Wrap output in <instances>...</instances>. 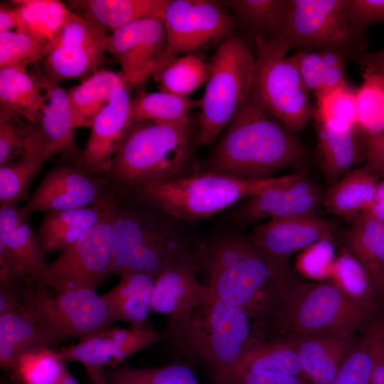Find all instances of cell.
Returning <instances> with one entry per match:
<instances>
[{
  "instance_id": "obj_28",
  "label": "cell",
  "mask_w": 384,
  "mask_h": 384,
  "mask_svg": "<svg viewBox=\"0 0 384 384\" xmlns=\"http://www.w3.org/2000/svg\"><path fill=\"white\" fill-rule=\"evenodd\" d=\"M119 281L102 295L114 322L123 321L132 326H144L151 310V300L155 277L122 272Z\"/></svg>"
},
{
  "instance_id": "obj_7",
  "label": "cell",
  "mask_w": 384,
  "mask_h": 384,
  "mask_svg": "<svg viewBox=\"0 0 384 384\" xmlns=\"http://www.w3.org/2000/svg\"><path fill=\"white\" fill-rule=\"evenodd\" d=\"M255 68L250 96L272 117L297 134L311 119L314 107L289 50L280 39L253 40Z\"/></svg>"
},
{
  "instance_id": "obj_3",
  "label": "cell",
  "mask_w": 384,
  "mask_h": 384,
  "mask_svg": "<svg viewBox=\"0 0 384 384\" xmlns=\"http://www.w3.org/2000/svg\"><path fill=\"white\" fill-rule=\"evenodd\" d=\"M250 316L214 295L188 315L169 321L167 333L185 353L201 358L222 384L251 348Z\"/></svg>"
},
{
  "instance_id": "obj_52",
  "label": "cell",
  "mask_w": 384,
  "mask_h": 384,
  "mask_svg": "<svg viewBox=\"0 0 384 384\" xmlns=\"http://www.w3.org/2000/svg\"><path fill=\"white\" fill-rule=\"evenodd\" d=\"M31 280L18 260L0 243V285L22 284Z\"/></svg>"
},
{
  "instance_id": "obj_26",
  "label": "cell",
  "mask_w": 384,
  "mask_h": 384,
  "mask_svg": "<svg viewBox=\"0 0 384 384\" xmlns=\"http://www.w3.org/2000/svg\"><path fill=\"white\" fill-rule=\"evenodd\" d=\"M28 216L16 204L1 205L0 243L18 260L30 278L39 282L48 263Z\"/></svg>"
},
{
  "instance_id": "obj_49",
  "label": "cell",
  "mask_w": 384,
  "mask_h": 384,
  "mask_svg": "<svg viewBox=\"0 0 384 384\" xmlns=\"http://www.w3.org/2000/svg\"><path fill=\"white\" fill-rule=\"evenodd\" d=\"M373 360L367 340L353 348L331 384H370Z\"/></svg>"
},
{
  "instance_id": "obj_24",
  "label": "cell",
  "mask_w": 384,
  "mask_h": 384,
  "mask_svg": "<svg viewBox=\"0 0 384 384\" xmlns=\"http://www.w3.org/2000/svg\"><path fill=\"white\" fill-rule=\"evenodd\" d=\"M294 343L302 374L312 384H331L352 349L350 334L302 336Z\"/></svg>"
},
{
  "instance_id": "obj_4",
  "label": "cell",
  "mask_w": 384,
  "mask_h": 384,
  "mask_svg": "<svg viewBox=\"0 0 384 384\" xmlns=\"http://www.w3.org/2000/svg\"><path fill=\"white\" fill-rule=\"evenodd\" d=\"M286 177L245 180L204 171L144 186L132 193L168 216L194 221L209 218L282 182Z\"/></svg>"
},
{
  "instance_id": "obj_42",
  "label": "cell",
  "mask_w": 384,
  "mask_h": 384,
  "mask_svg": "<svg viewBox=\"0 0 384 384\" xmlns=\"http://www.w3.org/2000/svg\"><path fill=\"white\" fill-rule=\"evenodd\" d=\"M363 67V81L356 89L358 125L373 137L384 132V76Z\"/></svg>"
},
{
  "instance_id": "obj_20",
  "label": "cell",
  "mask_w": 384,
  "mask_h": 384,
  "mask_svg": "<svg viewBox=\"0 0 384 384\" xmlns=\"http://www.w3.org/2000/svg\"><path fill=\"white\" fill-rule=\"evenodd\" d=\"M336 225L316 214L271 219L251 232L252 242L265 252L284 260L326 238Z\"/></svg>"
},
{
  "instance_id": "obj_57",
  "label": "cell",
  "mask_w": 384,
  "mask_h": 384,
  "mask_svg": "<svg viewBox=\"0 0 384 384\" xmlns=\"http://www.w3.org/2000/svg\"><path fill=\"white\" fill-rule=\"evenodd\" d=\"M362 213L384 223V176L378 183L372 202Z\"/></svg>"
},
{
  "instance_id": "obj_58",
  "label": "cell",
  "mask_w": 384,
  "mask_h": 384,
  "mask_svg": "<svg viewBox=\"0 0 384 384\" xmlns=\"http://www.w3.org/2000/svg\"><path fill=\"white\" fill-rule=\"evenodd\" d=\"M20 25V18L14 7L0 6V32L15 31Z\"/></svg>"
},
{
  "instance_id": "obj_33",
  "label": "cell",
  "mask_w": 384,
  "mask_h": 384,
  "mask_svg": "<svg viewBox=\"0 0 384 384\" xmlns=\"http://www.w3.org/2000/svg\"><path fill=\"white\" fill-rule=\"evenodd\" d=\"M156 211L122 206L119 199L112 225V262L172 228Z\"/></svg>"
},
{
  "instance_id": "obj_13",
  "label": "cell",
  "mask_w": 384,
  "mask_h": 384,
  "mask_svg": "<svg viewBox=\"0 0 384 384\" xmlns=\"http://www.w3.org/2000/svg\"><path fill=\"white\" fill-rule=\"evenodd\" d=\"M109 33L70 11L55 38L45 46L42 71L51 81L82 80L100 69Z\"/></svg>"
},
{
  "instance_id": "obj_63",
  "label": "cell",
  "mask_w": 384,
  "mask_h": 384,
  "mask_svg": "<svg viewBox=\"0 0 384 384\" xmlns=\"http://www.w3.org/2000/svg\"><path fill=\"white\" fill-rule=\"evenodd\" d=\"M380 296L382 298V299L384 301V285H383V287L382 288V290H381V292L380 293Z\"/></svg>"
},
{
  "instance_id": "obj_41",
  "label": "cell",
  "mask_w": 384,
  "mask_h": 384,
  "mask_svg": "<svg viewBox=\"0 0 384 384\" xmlns=\"http://www.w3.org/2000/svg\"><path fill=\"white\" fill-rule=\"evenodd\" d=\"M58 351L38 347L23 353L11 372L18 384H56L68 370Z\"/></svg>"
},
{
  "instance_id": "obj_37",
  "label": "cell",
  "mask_w": 384,
  "mask_h": 384,
  "mask_svg": "<svg viewBox=\"0 0 384 384\" xmlns=\"http://www.w3.org/2000/svg\"><path fill=\"white\" fill-rule=\"evenodd\" d=\"M234 14L236 23L252 41L280 38L287 0H231L224 1Z\"/></svg>"
},
{
  "instance_id": "obj_15",
  "label": "cell",
  "mask_w": 384,
  "mask_h": 384,
  "mask_svg": "<svg viewBox=\"0 0 384 384\" xmlns=\"http://www.w3.org/2000/svg\"><path fill=\"white\" fill-rule=\"evenodd\" d=\"M110 191L104 176L92 174L76 163L64 164L46 174L22 208L29 215L84 208Z\"/></svg>"
},
{
  "instance_id": "obj_14",
  "label": "cell",
  "mask_w": 384,
  "mask_h": 384,
  "mask_svg": "<svg viewBox=\"0 0 384 384\" xmlns=\"http://www.w3.org/2000/svg\"><path fill=\"white\" fill-rule=\"evenodd\" d=\"M103 47L120 63V73L129 87L144 82L174 59L168 53L161 16L142 18L121 27L107 36Z\"/></svg>"
},
{
  "instance_id": "obj_30",
  "label": "cell",
  "mask_w": 384,
  "mask_h": 384,
  "mask_svg": "<svg viewBox=\"0 0 384 384\" xmlns=\"http://www.w3.org/2000/svg\"><path fill=\"white\" fill-rule=\"evenodd\" d=\"M52 346L50 340L38 319L26 309L0 315V366L12 372L18 358L38 347Z\"/></svg>"
},
{
  "instance_id": "obj_61",
  "label": "cell",
  "mask_w": 384,
  "mask_h": 384,
  "mask_svg": "<svg viewBox=\"0 0 384 384\" xmlns=\"http://www.w3.org/2000/svg\"><path fill=\"white\" fill-rule=\"evenodd\" d=\"M384 343V319L373 322L369 326V334Z\"/></svg>"
},
{
  "instance_id": "obj_50",
  "label": "cell",
  "mask_w": 384,
  "mask_h": 384,
  "mask_svg": "<svg viewBox=\"0 0 384 384\" xmlns=\"http://www.w3.org/2000/svg\"><path fill=\"white\" fill-rule=\"evenodd\" d=\"M289 60L307 89L316 97L323 89L327 67L321 50H297Z\"/></svg>"
},
{
  "instance_id": "obj_6",
  "label": "cell",
  "mask_w": 384,
  "mask_h": 384,
  "mask_svg": "<svg viewBox=\"0 0 384 384\" xmlns=\"http://www.w3.org/2000/svg\"><path fill=\"white\" fill-rule=\"evenodd\" d=\"M370 311L332 281L294 282L285 293L273 321L282 331L297 337L352 334L364 325Z\"/></svg>"
},
{
  "instance_id": "obj_54",
  "label": "cell",
  "mask_w": 384,
  "mask_h": 384,
  "mask_svg": "<svg viewBox=\"0 0 384 384\" xmlns=\"http://www.w3.org/2000/svg\"><path fill=\"white\" fill-rule=\"evenodd\" d=\"M28 282L22 284L0 285V315L23 307L24 287Z\"/></svg>"
},
{
  "instance_id": "obj_53",
  "label": "cell",
  "mask_w": 384,
  "mask_h": 384,
  "mask_svg": "<svg viewBox=\"0 0 384 384\" xmlns=\"http://www.w3.org/2000/svg\"><path fill=\"white\" fill-rule=\"evenodd\" d=\"M228 384H304V383L299 376L245 372L233 378Z\"/></svg>"
},
{
  "instance_id": "obj_1",
  "label": "cell",
  "mask_w": 384,
  "mask_h": 384,
  "mask_svg": "<svg viewBox=\"0 0 384 384\" xmlns=\"http://www.w3.org/2000/svg\"><path fill=\"white\" fill-rule=\"evenodd\" d=\"M306 157V149L296 134L250 95L207 158L205 171L262 179L299 166Z\"/></svg>"
},
{
  "instance_id": "obj_21",
  "label": "cell",
  "mask_w": 384,
  "mask_h": 384,
  "mask_svg": "<svg viewBox=\"0 0 384 384\" xmlns=\"http://www.w3.org/2000/svg\"><path fill=\"white\" fill-rule=\"evenodd\" d=\"M213 296L209 285L196 275L193 260L175 265L159 275L151 293V311L170 316L169 321L188 315Z\"/></svg>"
},
{
  "instance_id": "obj_47",
  "label": "cell",
  "mask_w": 384,
  "mask_h": 384,
  "mask_svg": "<svg viewBox=\"0 0 384 384\" xmlns=\"http://www.w3.org/2000/svg\"><path fill=\"white\" fill-rule=\"evenodd\" d=\"M45 44L17 31L0 32V69L26 67L38 63L44 56Z\"/></svg>"
},
{
  "instance_id": "obj_60",
  "label": "cell",
  "mask_w": 384,
  "mask_h": 384,
  "mask_svg": "<svg viewBox=\"0 0 384 384\" xmlns=\"http://www.w3.org/2000/svg\"><path fill=\"white\" fill-rule=\"evenodd\" d=\"M104 370L105 368L86 370L92 384H110L106 379Z\"/></svg>"
},
{
  "instance_id": "obj_22",
  "label": "cell",
  "mask_w": 384,
  "mask_h": 384,
  "mask_svg": "<svg viewBox=\"0 0 384 384\" xmlns=\"http://www.w3.org/2000/svg\"><path fill=\"white\" fill-rule=\"evenodd\" d=\"M118 200L119 196L110 191L90 206L47 213L36 233L45 255L69 247L102 220Z\"/></svg>"
},
{
  "instance_id": "obj_44",
  "label": "cell",
  "mask_w": 384,
  "mask_h": 384,
  "mask_svg": "<svg viewBox=\"0 0 384 384\" xmlns=\"http://www.w3.org/2000/svg\"><path fill=\"white\" fill-rule=\"evenodd\" d=\"M104 372L110 384H199L192 370L180 364L150 368L122 366Z\"/></svg>"
},
{
  "instance_id": "obj_32",
  "label": "cell",
  "mask_w": 384,
  "mask_h": 384,
  "mask_svg": "<svg viewBox=\"0 0 384 384\" xmlns=\"http://www.w3.org/2000/svg\"><path fill=\"white\" fill-rule=\"evenodd\" d=\"M125 85L120 73L100 68L80 84L70 87L67 92L75 127L90 128L96 116L110 102L114 90Z\"/></svg>"
},
{
  "instance_id": "obj_55",
  "label": "cell",
  "mask_w": 384,
  "mask_h": 384,
  "mask_svg": "<svg viewBox=\"0 0 384 384\" xmlns=\"http://www.w3.org/2000/svg\"><path fill=\"white\" fill-rule=\"evenodd\" d=\"M366 165L381 177L384 176V132L369 137Z\"/></svg>"
},
{
  "instance_id": "obj_25",
  "label": "cell",
  "mask_w": 384,
  "mask_h": 384,
  "mask_svg": "<svg viewBox=\"0 0 384 384\" xmlns=\"http://www.w3.org/2000/svg\"><path fill=\"white\" fill-rule=\"evenodd\" d=\"M314 122L320 164L330 182L335 183L356 164L366 160L369 136L358 125L337 131Z\"/></svg>"
},
{
  "instance_id": "obj_56",
  "label": "cell",
  "mask_w": 384,
  "mask_h": 384,
  "mask_svg": "<svg viewBox=\"0 0 384 384\" xmlns=\"http://www.w3.org/2000/svg\"><path fill=\"white\" fill-rule=\"evenodd\" d=\"M367 341L373 360L370 384H384V343L370 335Z\"/></svg>"
},
{
  "instance_id": "obj_12",
  "label": "cell",
  "mask_w": 384,
  "mask_h": 384,
  "mask_svg": "<svg viewBox=\"0 0 384 384\" xmlns=\"http://www.w3.org/2000/svg\"><path fill=\"white\" fill-rule=\"evenodd\" d=\"M163 20L173 58L221 43L234 35L237 24L222 1L210 0H169Z\"/></svg>"
},
{
  "instance_id": "obj_23",
  "label": "cell",
  "mask_w": 384,
  "mask_h": 384,
  "mask_svg": "<svg viewBox=\"0 0 384 384\" xmlns=\"http://www.w3.org/2000/svg\"><path fill=\"white\" fill-rule=\"evenodd\" d=\"M193 260L184 238L173 228L114 260L111 273L139 272L157 277L169 268Z\"/></svg>"
},
{
  "instance_id": "obj_51",
  "label": "cell",
  "mask_w": 384,
  "mask_h": 384,
  "mask_svg": "<svg viewBox=\"0 0 384 384\" xmlns=\"http://www.w3.org/2000/svg\"><path fill=\"white\" fill-rule=\"evenodd\" d=\"M348 11L353 28L362 38L368 26L384 23V0H348Z\"/></svg>"
},
{
  "instance_id": "obj_17",
  "label": "cell",
  "mask_w": 384,
  "mask_h": 384,
  "mask_svg": "<svg viewBox=\"0 0 384 384\" xmlns=\"http://www.w3.org/2000/svg\"><path fill=\"white\" fill-rule=\"evenodd\" d=\"M322 198L319 188L307 177L287 175L282 182L245 199L234 218L247 224L266 218L316 214Z\"/></svg>"
},
{
  "instance_id": "obj_38",
  "label": "cell",
  "mask_w": 384,
  "mask_h": 384,
  "mask_svg": "<svg viewBox=\"0 0 384 384\" xmlns=\"http://www.w3.org/2000/svg\"><path fill=\"white\" fill-rule=\"evenodd\" d=\"M20 25L16 31L27 34L46 46L56 36L70 10L58 0H14Z\"/></svg>"
},
{
  "instance_id": "obj_62",
  "label": "cell",
  "mask_w": 384,
  "mask_h": 384,
  "mask_svg": "<svg viewBox=\"0 0 384 384\" xmlns=\"http://www.w3.org/2000/svg\"><path fill=\"white\" fill-rule=\"evenodd\" d=\"M56 384H79V383L68 370L63 378Z\"/></svg>"
},
{
  "instance_id": "obj_40",
  "label": "cell",
  "mask_w": 384,
  "mask_h": 384,
  "mask_svg": "<svg viewBox=\"0 0 384 384\" xmlns=\"http://www.w3.org/2000/svg\"><path fill=\"white\" fill-rule=\"evenodd\" d=\"M210 71V62L196 53H188L176 57L152 77L158 82L160 91L188 97L206 83Z\"/></svg>"
},
{
  "instance_id": "obj_36",
  "label": "cell",
  "mask_w": 384,
  "mask_h": 384,
  "mask_svg": "<svg viewBox=\"0 0 384 384\" xmlns=\"http://www.w3.org/2000/svg\"><path fill=\"white\" fill-rule=\"evenodd\" d=\"M245 372H260L300 376L302 370L293 341H278L258 344L241 358L222 384Z\"/></svg>"
},
{
  "instance_id": "obj_8",
  "label": "cell",
  "mask_w": 384,
  "mask_h": 384,
  "mask_svg": "<svg viewBox=\"0 0 384 384\" xmlns=\"http://www.w3.org/2000/svg\"><path fill=\"white\" fill-rule=\"evenodd\" d=\"M210 284L218 299L245 310L250 318H274L284 294L294 283L287 260L256 247L232 267L211 274Z\"/></svg>"
},
{
  "instance_id": "obj_11",
  "label": "cell",
  "mask_w": 384,
  "mask_h": 384,
  "mask_svg": "<svg viewBox=\"0 0 384 384\" xmlns=\"http://www.w3.org/2000/svg\"><path fill=\"white\" fill-rule=\"evenodd\" d=\"M119 200L108 213L47 265L40 284L55 292L93 289L111 273L113 219Z\"/></svg>"
},
{
  "instance_id": "obj_29",
  "label": "cell",
  "mask_w": 384,
  "mask_h": 384,
  "mask_svg": "<svg viewBox=\"0 0 384 384\" xmlns=\"http://www.w3.org/2000/svg\"><path fill=\"white\" fill-rule=\"evenodd\" d=\"M380 180L366 164L352 169L327 189L322 203L329 213L353 219L369 206Z\"/></svg>"
},
{
  "instance_id": "obj_35",
  "label": "cell",
  "mask_w": 384,
  "mask_h": 384,
  "mask_svg": "<svg viewBox=\"0 0 384 384\" xmlns=\"http://www.w3.org/2000/svg\"><path fill=\"white\" fill-rule=\"evenodd\" d=\"M44 102L41 86L27 68L0 69V106L13 110L27 122L38 124Z\"/></svg>"
},
{
  "instance_id": "obj_39",
  "label": "cell",
  "mask_w": 384,
  "mask_h": 384,
  "mask_svg": "<svg viewBox=\"0 0 384 384\" xmlns=\"http://www.w3.org/2000/svg\"><path fill=\"white\" fill-rule=\"evenodd\" d=\"M200 105L201 99H191L164 91L142 92L132 99L131 119L132 122H191L190 111Z\"/></svg>"
},
{
  "instance_id": "obj_34",
  "label": "cell",
  "mask_w": 384,
  "mask_h": 384,
  "mask_svg": "<svg viewBox=\"0 0 384 384\" xmlns=\"http://www.w3.org/2000/svg\"><path fill=\"white\" fill-rule=\"evenodd\" d=\"M44 137L38 124L34 125L25 154L0 165V203L16 204L28 195L30 186L46 161Z\"/></svg>"
},
{
  "instance_id": "obj_31",
  "label": "cell",
  "mask_w": 384,
  "mask_h": 384,
  "mask_svg": "<svg viewBox=\"0 0 384 384\" xmlns=\"http://www.w3.org/2000/svg\"><path fill=\"white\" fill-rule=\"evenodd\" d=\"M344 240L345 247L366 270L380 294L384 285V223L361 213L346 230Z\"/></svg>"
},
{
  "instance_id": "obj_2",
  "label": "cell",
  "mask_w": 384,
  "mask_h": 384,
  "mask_svg": "<svg viewBox=\"0 0 384 384\" xmlns=\"http://www.w3.org/2000/svg\"><path fill=\"white\" fill-rule=\"evenodd\" d=\"M194 139L191 122H132L104 175L109 188L122 196L188 175Z\"/></svg>"
},
{
  "instance_id": "obj_46",
  "label": "cell",
  "mask_w": 384,
  "mask_h": 384,
  "mask_svg": "<svg viewBox=\"0 0 384 384\" xmlns=\"http://www.w3.org/2000/svg\"><path fill=\"white\" fill-rule=\"evenodd\" d=\"M35 124L0 106V165L25 154Z\"/></svg>"
},
{
  "instance_id": "obj_10",
  "label": "cell",
  "mask_w": 384,
  "mask_h": 384,
  "mask_svg": "<svg viewBox=\"0 0 384 384\" xmlns=\"http://www.w3.org/2000/svg\"><path fill=\"white\" fill-rule=\"evenodd\" d=\"M23 307L40 322L52 346L82 338L114 323L102 295L93 289L55 292L31 281L24 287Z\"/></svg>"
},
{
  "instance_id": "obj_16",
  "label": "cell",
  "mask_w": 384,
  "mask_h": 384,
  "mask_svg": "<svg viewBox=\"0 0 384 384\" xmlns=\"http://www.w3.org/2000/svg\"><path fill=\"white\" fill-rule=\"evenodd\" d=\"M159 340V334L144 326L128 329L110 326L80 338L77 343L58 352L65 362H79L86 370L115 368Z\"/></svg>"
},
{
  "instance_id": "obj_43",
  "label": "cell",
  "mask_w": 384,
  "mask_h": 384,
  "mask_svg": "<svg viewBox=\"0 0 384 384\" xmlns=\"http://www.w3.org/2000/svg\"><path fill=\"white\" fill-rule=\"evenodd\" d=\"M356 89L347 82L316 100L311 119L337 131L358 125Z\"/></svg>"
},
{
  "instance_id": "obj_19",
  "label": "cell",
  "mask_w": 384,
  "mask_h": 384,
  "mask_svg": "<svg viewBox=\"0 0 384 384\" xmlns=\"http://www.w3.org/2000/svg\"><path fill=\"white\" fill-rule=\"evenodd\" d=\"M30 71L39 82L45 95L38 124L44 137L43 157L45 161L60 154L65 159L76 163L82 150L75 140V126L70 107L68 92L49 80L38 63L32 65Z\"/></svg>"
},
{
  "instance_id": "obj_9",
  "label": "cell",
  "mask_w": 384,
  "mask_h": 384,
  "mask_svg": "<svg viewBox=\"0 0 384 384\" xmlns=\"http://www.w3.org/2000/svg\"><path fill=\"white\" fill-rule=\"evenodd\" d=\"M348 0H287L281 33L289 50H334L358 61L366 42L353 28Z\"/></svg>"
},
{
  "instance_id": "obj_5",
  "label": "cell",
  "mask_w": 384,
  "mask_h": 384,
  "mask_svg": "<svg viewBox=\"0 0 384 384\" xmlns=\"http://www.w3.org/2000/svg\"><path fill=\"white\" fill-rule=\"evenodd\" d=\"M255 68V58L242 38L233 35L218 45L201 99L196 148L213 144L249 98Z\"/></svg>"
},
{
  "instance_id": "obj_59",
  "label": "cell",
  "mask_w": 384,
  "mask_h": 384,
  "mask_svg": "<svg viewBox=\"0 0 384 384\" xmlns=\"http://www.w3.org/2000/svg\"><path fill=\"white\" fill-rule=\"evenodd\" d=\"M362 66H368L384 76V48L375 53H365L358 60Z\"/></svg>"
},
{
  "instance_id": "obj_48",
  "label": "cell",
  "mask_w": 384,
  "mask_h": 384,
  "mask_svg": "<svg viewBox=\"0 0 384 384\" xmlns=\"http://www.w3.org/2000/svg\"><path fill=\"white\" fill-rule=\"evenodd\" d=\"M336 259L332 238H326L302 250L296 267L305 277L324 279L331 277Z\"/></svg>"
},
{
  "instance_id": "obj_27",
  "label": "cell",
  "mask_w": 384,
  "mask_h": 384,
  "mask_svg": "<svg viewBox=\"0 0 384 384\" xmlns=\"http://www.w3.org/2000/svg\"><path fill=\"white\" fill-rule=\"evenodd\" d=\"M169 0H71L68 8L110 33L135 21L163 17Z\"/></svg>"
},
{
  "instance_id": "obj_45",
  "label": "cell",
  "mask_w": 384,
  "mask_h": 384,
  "mask_svg": "<svg viewBox=\"0 0 384 384\" xmlns=\"http://www.w3.org/2000/svg\"><path fill=\"white\" fill-rule=\"evenodd\" d=\"M330 277L368 310L373 309L376 292L370 278L364 267L346 247H342L336 257Z\"/></svg>"
},
{
  "instance_id": "obj_18",
  "label": "cell",
  "mask_w": 384,
  "mask_h": 384,
  "mask_svg": "<svg viewBox=\"0 0 384 384\" xmlns=\"http://www.w3.org/2000/svg\"><path fill=\"white\" fill-rule=\"evenodd\" d=\"M129 88L127 85L117 87L90 127V137L76 164L92 174L104 176L108 173L132 124Z\"/></svg>"
}]
</instances>
